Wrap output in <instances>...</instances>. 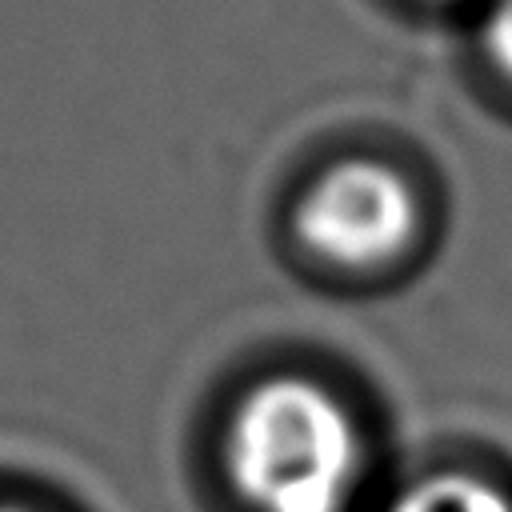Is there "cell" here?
Masks as SVG:
<instances>
[{
  "instance_id": "cell-1",
  "label": "cell",
  "mask_w": 512,
  "mask_h": 512,
  "mask_svg": "<svg viewBox=\"0 0 512 512\" xmlns=\"http://www.w3.org/2000/svg\"><path fill=\"white\" fill-rule=\"evenodd\" d=\"M220 460L244 512H348L368 452L352 408L328 384L272 372L236 396Z\"/></svg>"
},
{
  "instance_id": "cell-2",
  "label": "cell",
  "mask_w": 512,
  "mask_h": 512,
  "mask_svg": "<svg viewBox=\"0 0 512 512\" xmlns=\"http://www.w3.org/2000/svg\"><path fill=\"white\" fill-rule=\"evenodd\" d=\"M424 204L404 168L380 156H340L296 196L292 236L320 264L344 272L388 268L420 240Z\"/></svg>"
},
{
  "instance_id": "cell-3",
  "label": "cell",
  "mask_w": 512,
  "mask_h": 512,
  "mask_svg": "<svg viewBox=\"0 0 512 512\" xmlns=\"http://www.w3.org/2000/svg\"><path fill=\"white\" fill-rule=\"evenodd\" d=\"M388 512H512V492L480 472L444 468L412 480Z\"/></svg>"
},
{
  "instance_id": "cell-4",
  "label": "cell",
  "mask_w": 512,
  "mask_h": 512,
  "mask_svg": "<svg viewBox=\"0 0 512 512\" xmlns=\"http://www.w3.org/2000/svg\"><path fill=\"white\" fill-rule=\"evenodd\" d=\"M476 44H480L488 72L512 88V0H484L480 4Z\"/></svg>"
},
{
  "instance_id": "cell-5",
  "label": "cell",
  "mask_w": 512,
  "mask_h": 512,
  "mask_svg": "<svg viewBox=\"0 0 512 512\" xmlns=\"http://www.w3.org/2000/svg\"><path fill=\"white\" fill-rule=\"evenodd\" d=\"M428 8H456V4H484V0H420Z\"/></svg>"
},
{
  "instance_id": "cell-6",
  "label": "cell",
  "mask_w": 512,
  "mask_h": 512,
  "mask_svg": "<svg viewBox=\"0 0 512 512\" xmlns=\"http://www.w3.org/2000/svg\"><path fill=\"white\" fill-rule=\"evenodd\" d=\"M0 512H32V508H20V504H0Z\"/></svg>"
}]
</instances>
